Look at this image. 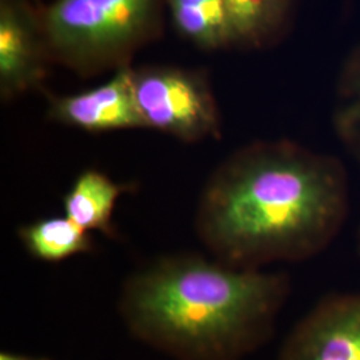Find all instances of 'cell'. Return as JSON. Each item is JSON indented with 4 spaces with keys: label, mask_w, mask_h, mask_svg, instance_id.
Instances as JSON below:
<instances>
[{
    "label": "cell",
    "mask_w": 360,
    "mask_h": 360,
    "mask_svg": "<svg viewBox=\"0 0 360 360\" xmlns=\"http://www.w3.org/2000/svg\"><path fill=\"white\" fill-rule=\"evenodd\" d=\"M349 210L342 162L287 141L250 144L207 180L195 230L210 255L238 269L303 262L327 250Z\"/></svg>",
    "instance_id": "obj_1"
},
{
    "label": "cell",
    "mask_w": 360,
    "mask_h": 360,
    "mask_svg": "<svg viewBox=\"0 0 360 360\" xmlns=\"http://www.w3.org/2000/svg\"><path fill=\"white\" fill-rule=\"evenodd\" d=\"M236 40L255 41L281 23L285 0H224Z\"/></svg>",
    "instance_id": "obj_12"
},
{
    "label": "cell",
    "mask_w": 360,
    "mask_h": 360,
    "mask_svg": "<svg viewBox=\"0 0 360 360\" xmlns=\"http://www.w3.org/2000/svg\"><path fill=\"white\" fill-rule=\"evenodd\" d=\"M290 291L284 272L179 252L132 272L117 309L129 334L172 359L243 360L272 338Z\"/></svg>",
    "instance_id": "obj_2"
},
{
    "label": "cell",
    "mask_w": 360,
    "mask_h": 360,
    "mask_svg": "<svg viewBox=\"0 0 360 360\" xmlns=\"http://www.w3.org/2000/svg\"><path fill=\"white\" fill-rule=\"evenodd\" d=\"M333 123L336 136L360 166V44L338 77Z\"/></svg>",
    "instance_id": "obj_11"
},
{
    "label": "cell",
    "mask_w": 360,
    "mask_h": 360,
    "mask_svg": "<svg viewBox=\"0 0 360 360\" xmlns=\"http://www.w3.org/2000/svg\"><path fill=\"white\" fill-rule=\"evenodd\" d=\"M0 360H51L44 356H34V355H26V354H18V352H10L3 351L0 352Z\"/></svg>",
    "instance_id": "obj_13"
},
{
    "label": "cell",
    "mask_w": 360,
    "mask_h": 360,
    "mask_svg": "<svg viewBox=\"0 0 360 360\" xmlns=\"http://www.w3.org/2000/svg\"><path fill=\"white\" fill-rule=\"evenodd\" d=\"M35 50L26 23L11 7L0 11V80L6 91L26 87L34 77Z\"/></svg>",
    "instance_id": "obj_9"
},
{
    "label": "cell",
    "mask_w": 360,
    "mask_h": 360,
    "mask_svg": "<svg viewBox=\"0 0 360 360\" xmlns=\"http://www.w3.org/2000/svg\"><path fill=\"white\" fill-rule=\"evenodd\" d=\"M153 4L154 0H58L46 15V31L52 46L68 56H102L142 31Z\"/></svg>",
    "instance_id": "obj_3"
},
{
    "label": "cell",
    "mask_w": 360,
    "mask_h": 360,
    "mask_svg": "<svg viewBox=\"0 0 360 360\" xmlns=\"http://www.w3.org/2000/svg\"><path fill=\"white\" fill-rule=\"evenodd\" d=\"M358 250H359V254H360V227H359V231H358Z\"/></svg>",
    "instance_id": "obj_14"
},
{
    "label": "cell",
    "mask_w": 360,
    "mask_h": 360,
    "mask_svg": "<svg viewBox=\"0 0 360 360\" xmlns=\"http://www.w3.org/2000/svg\"><path fill=\"white\" fill-rule=\"evenodd\" d=\"M135 96L146 129H155L184 142L220 136L214 96L196 77L179 71L135 75Z\"/></svg>",
    "instance_id": "obj_4"
},
{
    "label": "cell",
    "mask_w": 360,
    "mask_h": 360,
    "mask_svg": "<svg viewBox=\"0 0 360 360\" xmlns=\"http://www.w3.org/2000/svg\"><path fill=\"white\" fill-rule=\"evenodd\" d=\"M180 31L207 49L236 40L224 0H168Z\"/></svg>",
    "instance_id": "obj_10"
},
{
    "label": "cell",
    "mask_w": 360,
    "mask_h": 360,
    "mask_svg": "<svg viewBox=\"0 0 360 360\" xmlns=\"http://www.w3.org/2000/svg\"><path fill=\"white\" fill-rule=\"evenodd\" d=\"M279 360H360V292L322 299L285 338Z\"/></svg>",
    "instance_id": "obj_5"
},
{
    "label": "cell",
    "mask_w": 360,
    "mask_h": 360,
    "mask_svg": "<svg viewBox=\"0 0 360 360\" xmlns=\"http://www.w3.org/2000/svg\"><path fill=\"white\" fill-rule=\"evenodd\" d=\"M132 187L119 184L98 169L80 172L63 196L65 215L82 230L101 232L107 238H116L112 223L116 202Z\"/></svg>",
    "instance_id": "obj_7"
},
{
    "label": "cell",
    "mask_w": 360,
    "mask_h": 360,
    "mask_svg": "<svg viewBox=\"0 0 360 360\" xmlns=\"http://www.w3.org/2000/svg\"><path fill=\"white\" fill-rule=\"evenodd\" d=\"M18 236L27 252L47 263H59L95 250L90 232L82 230L67 217H51L22 226Z\"/></svg>",
    "instance_id": "obj_8"
},
{
    "label": "cell",
    "mask_w": 360,
    "mask_h": 360,
    "mask_svg": "<svg viewBox=\"0 0 360 360\" xmlns=\"http://www.w3.org/2000/svg\"><path fill=\"white\" fill-rule=\"evenodd\" d=\"M51 117L89 132L144 127L135 96V74L120 70L98 89L53 101Z\"/></svg>",
    "instance_id": "obj_6"
}]
</instances>
